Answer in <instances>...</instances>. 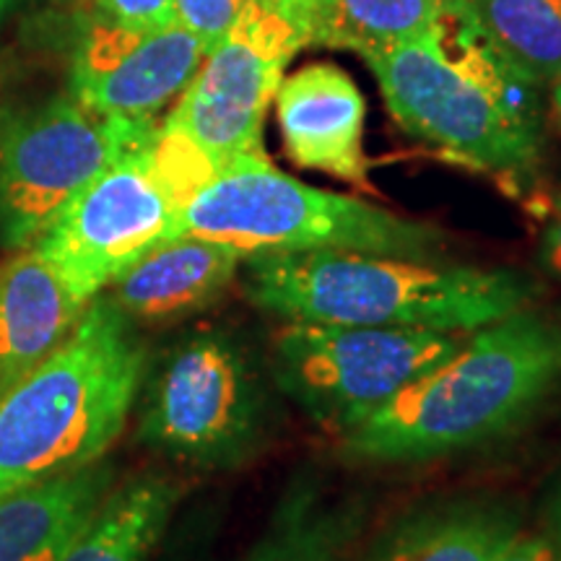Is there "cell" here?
Returning a JSON list of instances; mask_svg holds the SVG:
<instances>
[{
	"instance_id": "obj_1",
	"label": "cell",
	"mask_w": 561,
	"mask_h": 561,
	"mask_svg": "<svg viewBox=\"0 0 561 561\" xmlns=\"http://www.w3.org/2000/svg\"><path fill=\"white\" fill-rule=\"evenodd\" d=\"M561 392V310L528 305L468 331L445 362L398 392L343 453L362 462H424L520 432Z\"/></svg>"
},
{
	"instance_id": "obj_2",
	"label": "cell",
	"mask_w": 561,
	"mask_h": 561,
	"mask_svg": "<svg viewBox=\"0 0 561 561\" xmlns=\"http://www.w3.org/2000/svg\"><path fill=\"white\" fill-rule=\"evenodd\" d=\"M364 60L405 133L510 185L536 172L541 159L536 83L494 53L468 0H442L430 32Z\"/></svg>"
},
{
	"instance_id": "obj_3",
	"label": "cell",
	"mask_w": 561,
	"mask_h": 561,
	"mask_svg": "<svg viewBox=\"0 0 561 561\" xmlns=\"http://www.w3.org/2000/svg\"><path fill=\"white\" fill-rule=\"evenodd\" d=\"M244 276L250 299L284 320L453 333L536 305L541 291L520 271L339 250L257 252Z\"/></svg>"
},
{
	"instance_id": "obj_4",
	"label": "cell",
	"mask_w": 561,
	"mask_h": 561,
	"mask_svg": "<svg viewBox=\"0 0 561 561\" xmlns=\"http://www.w3.org/2000/svg\"><path fill=\"white\" fill-rule=\"evenodd\" d=\"M133 320L89 301L73 333L0 396V494L100 462L125 430L146 377Z\"/></svg>"
},
{
	"instance_id": "obj_5",
	"label": "cell",
	"mask_w": 561,
	"mask_h": 561,
	"mask_svg": "<svg viewBox=\"0 0 561 561\" xmlns=\"http://www.w3.org/2000/svg\"><path fill=\"white\" fill-rule=\"evenodd\" d=\"M193 234L257 252H367L439 261V229L348 195L289 178L265 153L231 159L180 210L178 237Z\"/></svg>"
},
{
	"instance_id": "obj_6",
	"label": "cell",
	"mask_w": 561,
	"mask_h": 561,
	"mask_svg": "<svg viewBox=\"0 0 561 561\" xmlns=\"http://www.w3.org/2000/svg\"><path fill=\"white\" fill-rule=\"evenodd\" d=\"M146 445L198 468H237L263 447L273 398L250 354L227 333H195L149 371L138 392Z\"/></svg>"
},
{
	"instance_id": "obj_7",
	"label": "cell",
	"mask_w": 561,
	"mask_h": 561,
	"mask_svg": "<svg viewBox=\"0 0 561 561\" xmlns=\"http://www.w3.org/2000/svg\"><path fill=\"white\" fill-rule=\"evenodd\" d=\"M462 339L426 328L286 320L273 341L271 375L314 424L343 437L445 362Z\"/></svg>"
},
{
	"instance_id": "obj_8",
	"label": "cell",
	"mask_w": 561,
	"mask_h": 561,
	"mask_svg": "<svg viewBox=\"0 0 561 561\" xmlns=\"http://www.w3.org/2000/svg\"><path fill=\"white\" fill-rule=\"evenodd\" d=\"M157 128V121L104 115L73 94L0 107V244L37 242L87 182Z\"/></svg>"
},
{
	"instance_id": "obj_9",
	"label": "cell",
	"mask_w": 561,
	"mask_h": 561,
	"mask_svg": "<svg viewBox=\"0 0 561 561\" xmlns=\"http://www.w3.org/2000/svg\"><path fill=\"white\" fill-rule=\"evenodd\" d=\"M305 45V11L286 0H248L161 125L191 140L216 167L263 153L265 112Z\"/></svg>"
},
{
	"instance_id": "obj_10",
	"label": "cell",
	"mask_w": 561,
	"mask_h": 561,
	"mask_svg": "<svg viewBox=\"0 0 561 561\" xmlns=\"http://www.w3.org/2000/svg\"><path fill=\"white\" fill-rule=\"evenodd\" d=\"M153 138L157 133L104 167L30 244L83 301L100 297L146 252L178 237L185 201L161 167Z\"/></svg>"
},
{
	"instance_id": "obj_11",
	"label": "cell",
	"mask_w": 561,
	"mask_h": 561,
	"mask_svg": "<svg viewBox=\"0 0 561 561\" xmlns=\"http://www.w3.org/2000/svg\"><path fill=\"white\" fill-rule=\"evenodd\" d=\"M206 53L180 24L133 30L100 19L76 50L70 94L104 115L157 121L187 89Z\"/></svg>"
},
{
	"instance_id": "obj_12",
	"label": "cell",
	"mask_w": 561,
	"mask_h": 561,
	"mask_svg": "<svg viewBox=\"0 0 561 561\" xmlns=\"http://www.w3.org/2000/svg\"><path fill=\"white\" fill-rule=\"evenodd\" d=\"M278 128L289 159L351 185H367L364 115L367 104L346 70L314 62L280 81Z\"/></svg>"
},
{
	"instance_id": "obj_13",
	"label": "cell",
	"mask_w": 561,
	"mask_h": 561,
	"mask_svg": "<svg viewBox=\"0 0 561 561\" xmlns=\"http://www.w3.org/2000/svg\"><path fill=\"white\" fill-rule=\"evenodd\" d=\"M248 255L229 244L180 234L157 244L112 284V301L140 322H172L214 305Z\"/></svg>"
},
{
	"instance_id": "obj_14",
	"label": "cell",
	"mask_w": 561,
	"mask_h": 561,
	"mask_svg": "<svg viewBox=\"0 0 561 561\" xmlns=\"http://www.w3.org/2000/svg\"><path fill=\"white\" fill-rule=\"evenodd\" d=\"M87 307L34 248L0 265V396L73 333Z\"/></svg>"
},
{
	"instance_id": "obj_15",
	"label": "cell",
	"mask_w": 561,
	"mask_h": 561,
	"mask_svg": "<svg viewBox=\"0 0 561 561\" xmlns=\"http://www.w3.org/2000/svg\"><path fill=\"white\" fill-rule=\"evenodd\" d=\"M112 476L100 460L0 494V561H60L112 491Z\"/></svg>"
},
{
	"instance_id": "obj_16",
	"label": "cell",
	"mask_w": 561,
	"mask_h": 561,
	"mask_svg": "<svg viewBox=\"0 0 561 561\" xmlns=\"http://www.w3.org/2000/svg\"><path fill=\"white\" fill-rule=\"evenodd\" d=\"M517 530L520 517L504 502L442 500L388 525L367 561H494Z\"/></svg>"
},
{
	"instance_id": "obj_17",
	"label": "cell",
	"mask_w": 561,
	"mask_h": 561,
	"mask_svg": "<svg viewBox=\"0 0 561 561\" xmlns=\"http://www.w3.org/2000/svg\"><path fill=\"white\" fill-rule=\"evenodd\" d=\"M164 476H140L112 489L60 561H146L178 507Z\"/></svg>"
},
{
	"instance_id": "obj_18",
	"label": "cell",
	"mask_w": 561,
	"mask_h": 561,
	"mask_svg": "<svg viewBox=\"0 0 561 561\" xmlns=\"http://www.w3.org/2000/svg\"><path fill=\"white\" fill-rule=\"evenodd\" d=\"M362 528L359 502L331 500L314 483H299L242 561H348Z\"/></svg>"
},
{
	"instance_id": "obj_19",
	"label": "cell",
	"mask_w": 561,
	"mask_h": 561,
	"mask_svg": "<svg viewBox=\"0 0 561 561\" xmlns=\"http://www.w3.org/2000/svg\"><path fill=\"white\" fill-rule=\"evenodd\" d=\"M442 0H314L307 11L310 45L364 55L430 32Z\"/></svg>"
},
{
	"instance_id": "obj_20",
	"label": "cell",
	"mask_w": 561,
	"mask_h": 561,
	"mask_svg": "<svg viewBox=\"0 0 561 561\" xmlns=\"http://www.w3.org/2000/svg\"><path fill=\"white\" fill-rule=\"evenodd\" d=\"M494 53L530 83L561 70V9L557 0H468Z\"/></svg>"
},
{
	"instance_id": "obj_21",
	"label": "cell",
	"mask_w": 561,
	"mask_h": 561,
	"mask_svg": "<svg viewBox=\"0 0 561 561\" xmlns=\"http://www.w3.org/2000/svg\"><path fill=\"white\" fill-rule=\"evenodd\" d=\"M248 0H174V24L214 47L240 16Z\"/></svg>"
},
{
	"instance_id": "obj_22",
	"label": "cell",
	"mask_w": 561,
	"mask_h": 561,
	"mask_svg": "<svg viewBox=\"0 0 561 561\" xmlns=\"http://www.w3.org/2000/svg\"><path fill=\"white\" fill-rule=\"evenodd\" d=\"M104 21L133 26V30H159L174 24V0H94Z\"/></svg>"
},
{
	"instance_id": "obj_23",
	"label": "cell",
	"mask_w": 561,
	"mask_h": 561,
	"mask_svg": "<svg viewBox=\"0 0 561 561\" xmlns=\"http://www.w3.org/2000/svg\"><path fill=\"white\" fill-rule=\"evenodd\" d=\"M541 216V242H538V263L546 273L561 280V193H553L536 208Z\"/></svg>"
},
{
	"instance_id": "obj_24",
	"label": "cell",
	"mask_w": 561,
	"mask_h": 561,
	"mask_svg": "<svg viewBox=\"0 0 561 561\" xmlns=\"http://www.w3.org/2000/svg\"><path fill=\"white\" fill-rule=\"evenodd\" d=\"M494 561H561V546L538 533L517 530V536L496 553Z\"/></svg>"
},
{
	"instance_id": "obj_25",
	"label": "cell",
	"mask_w": 561,
	"mask_h": 561,
	"mask_svg": "<svg viewBox=\"0 0 561 561\" xmlns=\"http://www.w3.org/2000/svg\"><path fill=\"white\" fill-rule=\"evenodd\" d=\"M549 104H551L549 115H551L553 128L561 133V70L549 81Z\"/></svg>"
},
{
	"instance_id": "obj_26",
	"label": "cell",
	"mask_w": 561,
	"mask_h": 561,
	"mask_svg": "<svg viewBox=\"0 0 561 561\" xmlns=\"http://www.w3.org/2000/svg\"><path fill=\"white\" fill-rule=\"evenodd\" d=\"M551 533H553V541L561 546V489L557 491L551 504Z\"/></svg>"
},
{
	"instance_id": "obj_27",
	"label": "cell",
	"mask_w": 561,
	"mask_h": 561,
	"mask_svg": "<svg viewBox=\"0 0 561 561\" xmlns=\"http://www.w3.org/2000/svg\"><path fill=\"white\" fill-rule=\"evenodd\" d=\"M286 3L297 5V9H301V11H305V16H307V11H310V9H312V3H314V0H286Z\"/></svg>"
},
{
	"instance_id": "obj_28",
	"label": "cell",
	"mask_w": 561,
	"mask_h": 561,
	"mask_svg": "<svg viewBox=\"0 0 561 561\" xmlns=\"http://www.w3.org/2000/svg\"><path fill=\"white\" fill-rule=\"evenodd\" d=\"M11 3L13 0H0V21H3V16H5V11L11 9Z\"/></svg>"
},
{
	"instance_id": "obj_29",
	"label": "cell",
	"mask_w": 561,
	"mask_h": 561,
	"mask_svg": "<svg viewBox=\"0 0 561 561\" xmlns=\"http://www.w3.org/2000/svg\"><path fill=\"white\" fill-rule=\"evenodd\" d=\"M557 5H559V9H561V0H557Z\"/></svg>"
}]
</instances>
